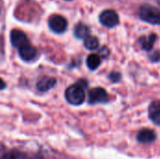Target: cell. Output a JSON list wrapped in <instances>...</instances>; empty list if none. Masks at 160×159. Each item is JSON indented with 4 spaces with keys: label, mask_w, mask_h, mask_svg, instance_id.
Segmentation results:
<instances>
[{
    "label": "cell",
    "mask_w": 160,
    "mask_h": 159,
    "mask_svg": "<svg viewBox=\"0 0 160 159\" xmlns=\"http://www.w3.org/2000/svg\"><path fill=\"white\" fill-rule=\"evenodd\" d=\"M149 59L152 62H158L160 61V52L159 51H156L154 52V53L149 55Z\"/></svg>",
    "instance_id": "obj_17"
},
{
    "label": "cell",
    "mask_w": 160,
    "mask_h": 159,
    "mask_svg": "<svg viewBox=\"0 0 160 159\" xmlns=\"http://www.w3.org/2000/svg\"><path fill=\"white\" fill-rule=\"evenodd\" d=\"M49 27L50 29L57 34L64 33L68 28V22L66 18L61 15H52L49 19Z\"/></svg>",
    "instance_id": "obj_5"
},
{
    "label": "cell",
    "mask_w": 160,
    "mask_h": 159,
    "mask_svg": "<svg viewBox=\"0 0 160 159\" xmlns=\"http://www.w3.org/2000/svg\"><path fill=\"white\" fill-rule=\"evenodd\" d=\"M99 53H100V55H102V56H108L109 55V50L106 48V47H103L101 50H100V52H99Z\"/></svg>",
    "instance_id": "obj_18"
},
{
    "label": "cell",
    "mask_w": 160,
    "mask_h": 159,
    "mask_svg": "<svg viewBox=\"0 0 160 159\" xmlns=\"http://www.w3.org/2000/svg\"><path fill=\"white\" fill-rule=\"evenodd\" d=\"M158 4L160 5V0H158Z\"/></svg>",
    "instance_id": "obj_21"
},
{
    "label": "cell",
    "mask_w": 160,
    "mask_h": 159,
    "mask_svg": "<svg viewBox=\"0 0 160 159\" xmlns=\"http://www.w3.org/2000/svg\"><path fill=\"white\" fill-rule=\"evenodd\" d=\"M137 139L142 143H149L156 140V133H155V131H153L151 129L144 128L139 132Z\"/></svg>",
    "instance_id": "obj_11"
},
{
    "label": "cell",
    "mask_w": 160,
    "mask_h": 159,
    "mask_svg": "<svg viewBox=\"0 0 160 159\" xmlns=\"http://www.w3.org/2000/svg\"><path fill=\"white\" fill-rule=\"evenodd\" d=\"M100 63H101L100 55L96 54V53H92L88 55L86 59V65L90 70H96L100 66Z\"/></svg>",
    "instance_id": "obj_13"
},
{
    "label": "cell",
    "mask_w": 160,
    "mask_h": 159,
    "mask_svg": "<svg viewBox=\"0 0 160 159\" xmlns=\"http://www.w3.org/2000/svg\"><path fill=\"white\" fill-rule=\"evenodd\" d=\"M121 78H122L121 73H119V72H117V71H112V72H111L110 75H109L110 81L112 82L113 83H116V82H120V81H121Z\"/></svg>",
    "instance_id": "obj_16"
},
{
    "label": "cell",
    "mask_w": 160,
    "mask_h": 159,
    "mask_svg": "<svg viewBox=\"0 0 160 159\" xmlns=\"http://www.w3.org/2000/svg\"><path fill=\"white\" fill-rule=\"evenodd\" d=\"M20 57L24 61H32L37 56V50L30 43L18 49Z\"/></svg>",
    "instance_id": "obj_7"
},
{
    "label": "cell",
    "mask_w": 160,
    "mask_h": 159,
    "mask_svg": "<svg viewBox=\"0 0 160 159\" xmlns=\"http://www.w3.org/2000/svg\"><path fill=\"white\" fill-rule=\"evenodd\" d=\"M90 35V29L87 25L80 22L74 28V36L79 39H83L85 37Z\"/></svg>",
    "instance_id": "obj_12"
},
{
    "label": "cell",
    "mask_w": 160,
    "mask_h": 159,
    "mask_svg": "<svg viewBox=\"0 0 160 159\" xmlns=\"http://www.w3.org/2000/svg\"><path fill=\"white\" fill-rule=\"evenodd\" d=\"M139 15L143 22L160 25V9L154 6L148 4L142 5L139 9Z\"/></svg>",
    "instance_id": "obj_2"
},
{
    "label": "cell",
    "mask_w": 160,
    "mask_h": 159,
    "mask_svg": "<svg viewBox=\"0 0 160 159\" xmlns=\"http://www.w3.org/2000/svg\"><path fill=\"white\" fill-rule=\"evenodd\" d=\"M32 159H43V157H40V156H36V157H34Z\"/></svg>",
    "instance_id": "obj_20"
},
{
    "label": "cell",
    "mask_w": 160,
    "mask_h": 159,
    "mask_svg": "<svg viewBox=\"0 0 160 159\" xmlns=\"http://www.w3.org/2000/svg\"><path fill=\"white\" fill-rule=\"evenodd\" d=\"M158 36L156 34H151L148 37H140V39L138 40L139 44L141 45V47L142 48V50L149 52L153 49L155 42L157 41Z\"/></svg>",
    "instance_id": "obj_9"
},
{
    "label": "cell",
    "mask_w": 160,
    "mask_h": 159,
    "mask_svg": "<svg viewBox=\"0 0 160 159\" xmlns=\"http://www.w3.org/2000/svg\"><path fill=\"white\" fill-rule=\"evenodd\" d=\"M109 101V95L104 88L96 87L89 91L88 94V102L91 105L107 103Z\"/></svg>",
    "instance_id": "obj_3"
},
{
    "label": "cell",
    "mask_w": 160,
    "mask_h": 159,
    "mask_svg": "<svg viewBox=\"0 0 160 159\" xmlns=\"http://www.w3.org/2000/svg\"><path fill=\"white\" fill-rule=\"evenodd\" d=\"M68 1H70V0H68Z\"/></svg>",
    "instance_id": "obj_22"
},
{
    "label": "cell",
    "mask_w": 160,
    "mask_h": 159,
    "mask_svg": "<svg viewBox=\"0 0 160 159\" xmlns=\"http://www.w3.org/2000/svg\"><path fill=\"white\" fill-rule=\"evenodd\" d=\"M10 41L13 47L20 49L27 44H29V40L26 37V35L19 30V29H13L10 33Z\"/></svg>",
    "instance_id": "obj_6"
},
{
    "label": "cell",
    "mask_w": 160,
    "mask_h": 159,
    "mask_svg": "<svg viewBox=\"0 0 160 159\" xmlns=\"http://www.w3.org/2000/svg\"><path fill=\"white\" fill-rule=\"evenodd\" d=\"M56 83V79L52 77H43L37 82V89L40 92H47Z\"/></svg>",
    "instance_id": "obj_8"
},
{
    "label": "cell",
    "mask_w": 160,
    "mask_h": 159,
    "mask_svg": "<svg viewBox=\"0 0 160 159\" xmlns=\"http://www.w3.org/2000/svg\"><path fill=\"white\" fill-rule=\"evenodd\" d=\"M149 117L158 126H160V101H154L149 107Z\"/></svg>",
    "instance_id": "obj_10"
},
{
    "label": "cell",
    "mask_w": 160,
    "mask_h": 159,
    "mask_svg": "<svg viewBox=\"0 0 160 159\" xmlns=\"http://www.w3.org/2000/svg\"><path fill=\"white\" fill-rule=\"evenodd\" d=\"M99 22L102 25L108 28H112L119 23V16L116 11L112 9H106L100 13Z\"/></svg>",
    "instance_id": "obj_4"
},
{
    "label": "cell",
    "mask_w": 160,
    "mask_h": 159,
    "mask_svg": "<svg viewBox=\"0 0 160 159\" xmlns=\"http://www.w3.org/2000/svg\"><path fill=\"white\" fill-rule=\"evenodd\" d=\"M86 86H87L86 82H84L83 84L78 82L68 87L65 92V97L67 101L74 106H79L82 104L85 99L84 87Z\"/></svg>",
    "instance_id": "obj_1"
},
{
    "label": "cell",
    "mask_w": 160,
    "mask_h": 159,
    "mask_svg": "<svg viewBox=\"0 0 160 159\" xmlns=\"http://www.w3.org/2000/svg\"><path fill=\"white\" fill-rule=\"evenodd\" d=\"M83 40H84V46L88 50L93 51V50L98 49V46H99V41L98 39V37H95V36L88 35L87 37H85L83 38Z\"/></svg>",
    "instance_id": "obj_14"
},
{
    "label": "cell",
    "mask_w": 160,
    "mask_h": 159,
    "mask_svg": "<svg viewBox=\"0 0 160 159\" xmlns=\"http://www.w3.org/2000/svg\"><path fill=\"white\" fill-rule=\"evenodd\" d=\"M6 88V83H5V82L0 78V90H3V89H5Z\"/></svg>",
    "instance_id": "obj_19"
},
{
    "label": "cell",
    "mask_w": 160,
    "mask_h": 159,
    "mask_svg": "<svg viewBox=\"0 0 160 159\" xmlns=\"http://www.w3.org/2000/svg\"><path fill=\"white\" fill-rule=\"evenodd\" d=\"M1 159H26V157L23 153L17 150H12L8 154L4 155Z\"/></svg>",
    "instance_id": "obj_15"
}]
</instances>
